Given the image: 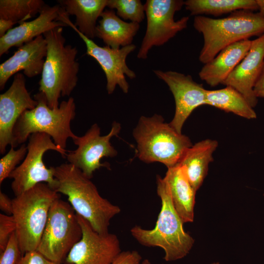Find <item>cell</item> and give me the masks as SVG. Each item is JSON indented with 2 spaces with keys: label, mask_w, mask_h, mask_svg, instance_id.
I'll return each mask as SVG.
<instances>
[{
  "label": "cell",
  "mask_w": 264,
  "mask_h": 264,
  "mask_svg": "<svg viewBox=\"0 0 264 264\" xmlns=\"http://www.w3.org/2000/svg\"><path fill=\"white\" fill-rule=\"evenodd\" d=\"M54 176L58 182L55 191L67 197L76 213L97 232L109 233L110 221L120 212V207L103 198L90 179L69 163L55 167Z\"/></svg>",
  "instance_id": "6da1fadb"
},
{
  "label": "cell",
  "mask_w": 264,
  "mask_h": 264,
  "mask_svg": "<svg viewBox=\"0 0 264 264\" xmlns=\"http://www.w3.org/2000/svg\"><path fill=\"white\" fill-rule=\"evenodd\" d=\"M156 183L161 207L154 227L147 230L135 225L131 229V233L142 245L162 248L165 252L164 260L174 261L189 253L194 240L184 230V223L174 206L166 180L157 175Z\"/></svg>",
  "instance_id": "7a4b0ae2"
},
{
  "label": "cell",
  "mask_w": 264,
  "mask_h": 264,
  "mask_svg": "<svg viewBox=\"0 0 264 264\" xmlns=\"http://www.w3.org/2000/svg\"><path fill=\"white\" fill-rule=\"evenodd\" d=\"M63 27L52 29L43 34L47 44V55L39 82V91L52 109L59 107L61 97L69 96L78 82L79 64L78 50L65 44Z\"/></svg>",
  "instance_id": "3957f363"
},
{
  "label": "cell",
  "mask_w": 264,
  "mask_h": 264,
  "mask_svg": "<svg viewBox=\"0 0 264 264\" xmlns=\"http://www.w3.org/2000/svg\"><path fill=\"white\" fill-rule=\"evenodd\" d=\"M193 26L203 36V45L198 59L203 64L227 46L264 34V18L258 12L245 10L235 11L220 19L197 16Z\"/></svg>",
  "instance_id": "277c9868"
},
{
  "label": "cell",
  "mask_w": 264,
  "mask_h": 264,
  "mask_svg": "<svg viewBox=\"0 0 264 264\" xmlns=\"http://www.w3.org/2000/svg\"><path fill=\"white\" fill-rule=\"evenodd\" d=\"M34 99L37 105L32 110H25L18 119L13 129L10 146L15 148L24 144L32 134L43 132L49 135L56 145L66 150L68 138L73 139L77 136L70 127L76 115L74 98L70 97L63 101L56 109L48 106L42 92L34 95Z\"/></svg>",
  "instance_id": "5b68a950"
},
{
  "label": "cell",
  "mask_w": 264,
  "mask_h": 264,
  "mask_svg": "<svg viewBox=\"0 0 264 264\" xmlns=\"http://www.w3.org/2000/svg\"><path fill=\"white\" fill-rule=\"evenodd\" d=\"M132 133L139 159L147 163L159 162L167 168L177 165L193 145L187 136L178 132L156 114L142 116Z\"/></svg>",
  "instance_id": "8992f818"
},
{
  "label": "cell",
  "mask_w": 264,
  "mask_h": 264,
  "mask_svg": "<svg viewBox=\"0 0 264 264\" xmlns=\"http://www.w3.org/2000/svg\"><path fill=\"white\" fill-rule=\"evenodd\" d=\"M59 194L46 183H40L12 199L16 234L22 255L36 250L53 202Z\"/></svg>",
  "instance_id": "52a82bcc"
},
{
  "label": "cell",
  "mask_w": 264,
  "mask_h": 264,
  "mask_svg": "<svg viewBox=\"0 0 264 264\" xmlns=\"http://www.w3.org/2000/svg\"><path fill=\"white\" fill-rule=\"evenodd\" d=\"M82 235V227L74 210L69 202L58 198L51 205L36 250L53 262L63 264Z\"/></svg>",
  "instance_id": "ba28073f"
},
{
  "label": "cell",
  "mask_w": 264,
  "mask_h": 264,
  "mask_svg": "<svg viewBox=\"0 0 264 264\" xmlns=\"http://www.w3.org/2000/svg\"><path fill=\"white\" fill-rule=\"evenodd\" d=\"M27 148L25 157L9 176L13 179L11 188L15 196L40 183H46L55 191L58 182L54 176L55 167H46L43 156L47 151L54 150L66 158L68 151L56 145L49 135L43 132L32 134L28 138Z\"/></svg>",
  "instance_id": "9c48e42d"
},
{
  "label": "cell",
  "mask_w": 264,
  "mask_h": 264,
  "mask_svg": "<svg viewBox=\"0 0 264 264\" xmlns=\"http://www.w3.org/2000/svg\"><path fill=\"white\" fill-rule=\"evenodd\" d=\"M147 17V28L137 57L147 58L154 46H160L186 28L189 17L175 21V13L184 5L182 0H147L144 4Z\"/></svg>",
  "instance_id": "30bf717a"
},
{
  "label": "cell",
  "mask_w": 264,
  "mask_h": 264,
  "mask_svg": "<svg viewBox=\"0 0 264 264\" xmlns=\"http://www.w3.org/2000/svg\"><path fill=\"white\" fill-rule=\"evenodd\" d=\"M120 130V124L114 121L110 132L102 136L98 125L93 124L84 135L76 136L72 139L78 147L67 153L66 158L68 162L80 170L89 179L96 170L102 167L109 168L108 163H102L100 161L104 157H112L117 155V152L110 140L117 135Z\"/></svg>",
  "instance_id": "8fae6325"
},
{
  "label": "cell",
  "mask_w": 264,
  "mask_h": 264,
  "mask_svg": "<svg viewBox=\"0 0 264 264\" xmlns=\"http://www.w3.org/2000/svg\"><path fill=\"white\" fill-rule=\"evenodd\" d=\"M61 16L60 21L77 33L86 44L87 54L95 59L103 70L107 79L106 88L108 94H112L117 85L123 92L128 93L129 85L125 75L132 79L136 77V74L128 66L126 60L128 55L135 50L136 45L132 44L119 49H113L107 45L100 46L81 33L66 13Z\"/></svg>",
  "instance_id": "7c38bea8"
},
{
  "label": "cell",
  "mask_w": 264,
  "mask_h": 264,
  "mask_svg": "<svg viewBox=\"0 0 264 264\" xmlns=\"http://www.w3.org/2000/svg\"><path fill=\"white\" fill-rule=\"evenodd\" d=\"M82 227L81 240L71 248L64 264H111L121 250L119 240L114 234H100L77 214Z\"/></svg>",
  "instance_id": "4fadbf2b"
},
{
  "label": "cell",
  "mask_w": 264,
  "mask_h": 264,
  "mask_svg": "<svg viewBox=\"0 0 264 264\" xmlns=\"http://www.w3.org/2000/svg\"><path fill=\"white\" fill-rule=\"evenodd\" d=\"M154 72L168 85L174 96L175 112L169 124L176 131L181 133L185 121L193 111L206 105L207 90L190 75L171 70H155Z\"/></svg>",
  "instance_id": "5bb4252c"
},
{
  "label": "cell",
  "mask_w": 264,
  "mask_h": 264,
  "mask_svg": "<svg viewBox=\"0 0 264 264\" xmlns=\"http://www.w3.org/2000/svg\"><path fill=\"white\" fill-rule=\"evenodd\" d=\"M37 101L28 91L23 74L18 73L9 88L0 95V153L11 145L13 131L18 119L27 110L34 109Z\"/></svg>",
  "instance_id": "9a60e30c"
},
{
  "label": "cell",
  "mask_w": 264,
  "mask_h": 264,
  "mask_svg": "<svg viewBox=\"0 0 264 264\" xmlns=\"http://www.w3.org/2000/svg\"><path fill=\"white\" fill-rule=\"evenodd\" d=\"M264 64V34L252 41L246 55L223 83L240 92L252 108L258 103L254 87Z\"/></svg>",
  "instance_id": "2e32d148"
},
{
  "label": "cell",
  "mask_w": 264,
  "mask_h": 264,
  "mask_svg": "<svg viewBox=\"0 0 264 264\" xmlns=\"http://www.w3.org/2000/svg\"><path fill=\"white\" fill-rule=\"evenodd\" d=\"M63 10L60 4H45L35 19L20 23L0 37V56L7 53L12 47H20L37 37L57 27L67 26L58 21Z\"/></svg>",
  "instance_id": "e0dca14e"
},
{
  "label": "cell",
  "mask_w": 264,
  "mask_h": 264,
  "mask_svg": "<svg viewBox=\"0 0 264 264\" xmlns=\"http://www.w3.org/2000/svg\"><path fill=\"white\" fill-rule=\"evenodd\" d=\"M47 55V44L43 35L18 48L14 54L0 65V89L8 79L23 70L31 78L41 74Z\"/></svg>",
  "instance_id": "ac0fdd59"
},
{
  "label": "cell",
  "mask_w": 264,
  "mask_h": 264,
  "mask_svg": "<svg viewBox=\"0 0 264 264\" xmlns=\"http://www.w3.org/2000/svg\"><path fill=\"white\" fill-rule=\"evenodd\" d=\"M252 41L244 40L232 44L211 61L204 64L199 78L211 87L222 84L249 50Z\"/></svg>",
  "instance_id": "d6986e66"
},
{
  "label": "cell",
  "mask_w": 264,
  "mask_h": 264,
  "mask_svg": "<svg viewBox=\"0 0 264 264\" xmlns=\"http://www.w3.org/2000/svg\"><path fill=\"white\" fill-rule=\"evenodd\" d=\"M164 178L169 185L174 206L182 221L193 222L196 191L190 183L184 168L177 164L168 168Z\"/></svg>",
  "instance_id": "ffe728a7"
},
{
  "label": "cell",
  "mask_w": 264,
  "mask_h": 264,
  "mask_svg": "<svg viewBox=\"0 0 264 264\" xmlns=\"http://www.w3.org/2000/svg\"><path fill=\"white\" fill-rule=\"evenodd\" d=\"M100 17L96 27L95 37L113 49L132 44L140 28L139 23L126 22L117 15L114 10L110 9L104 10Z\"/></svg>",
  "instance_id": "44dd1931"
},
{
  "label": "cell",
  "mask_w": 264,
  "mask_h": 264,
  "mask_svg": "<svg viewBox=\"0 0 264 264\" xmlns=\"http://www.w3.org/2000/svg\"><path fill=\"white\" fill-rule=\"evenodd\" d=\"M218 145L216 140L207 139L192 145L178 163L182 166L188 180L197 191L207 174L208 165L213 161V153Z\"/></svg>",
  "instance_id": "7402d4cb"
},
{
  "label": "cell",
  "mask_w": 264,
  "mask_h": 264,
  "mask_svg": "<svg viewBox=\"0 0 264 264\" xmlns=\"http://www.w3.org/2000/svg\"><path fill=\"white\" fill-rule=\"evenodd\" d=\"M60 4L68 15L76 17L74 25L87 38L95 37L96 22L107 6V0H63Z\"/></svg>",
  "instance_id": "603a6c76"
},
{
  "label": "cell",
  "mask_w": 264,
  "mask_h": 264,
  "mask_svg": "<svg viewBox=\"0 0 264 264\" xmlns=\"http://www.w3.org/2000/svg\"><path fill=\"white\" fill-rule=\"evenodd\" d=\"M206 105L232 112L247 119H253L257 114L244 96L230 86L217 90H207Z\"/></svg>",
  "instance_id": "cb8c5ba5"
},
{
  "label": "cell",
  "mask_w": 264,
  "mask_h": 264,
  "mask_svg": "<svg viewBox=\"0 0 264 264\" xmlns=\"http://www.w3.org/2000/svg\"><path fill=\"white\" fill-rule=\"evenodd\" d=\"M184 6L191 15L195 16H219L241 10H258L256 0H187L184 1Z\"/></svg>",
  "instance_id": "d4e9b609"
},
{
  "label": "cell",
  "mask_w": 264,
  "mask_h": 264,
  "mask_svg": "<svg viewBox=\"0 0 264 264\" xmlns=\"http://www.w3.org/2000/svg\"><path fill=\"white\" fill-rule=\"evenodd\" d=\"M44 5L42 0H0V19L20 24L39 14Z\"/></svg>",
  "instance_id": "484cf974"
},
{
  "label": "cell",
  "mask_w": 264,
  "mask_h": 264,
  "mask_svg": "<svg viewBox=\"0 0 264 264\" xmlns=\"http://www.w3.org/2000/svg\"><path fill=\"white\" fill-rule=\"evenodd\" d=\"M107 7L115 9L119 18L131 22L139 23L146 15L144 5L140 0H107Z\"/></svg>",
  "instance_id": "4316f807"
},
{
  "label": "cell",
  "mask_w": 264,
  "mask_h": 264,
  "mask_svg": "<svg viewBox=\"0 0 264 264\" xmlns=\"http://www.w3.org/2000/svg\"><path fill=\"white\" fill-rule=\"evenodd\" d=\"M27 153V146L24 143L17 150L11 147L8 152L0 159V184L9 177L10 174L23 160Z\"/></svg>",
  "instance_id": "83f0119b"
},
{
  "label": "cell",
  "mask_w": 264,
  "mask_h": 264,
  "mask_svg": "<svg viewBox=\"0 0 264 264\" xmlns=\"http://www.w3.org/2000/svg\"><path fill=\"white\" fill-rule=\"evenodd\" d=\"M22 255L15 232L11 236L5 249L0 253V264H17Z\"/></svg>",
  "instance_id": "f1b7e54d"
},
{
  "label": "cell",
  "mask_w": 264,
  "mask_h": 264,
  "mask_svg": "<svg viewBox=\"0 0 264 264\" xmlns=\"http://www.w3.org/2000/svg\"><path fill=\"white\" fill-rule=\"evenodd\" d=\"M16 229V223L12 215L0 214V253L5 249Z\"/></svg>",
  "instance_id": "f546056e"
},
{
  "label": "cell",
  "mask_w": 264,
  "mask_h": 264,
  "mask_svg": "<svg viewBox=\"0 0 264 264\" xmlns=\"http://www.w3.org/2000/svg\"><path fill=\"white\" fill-rule=\"evenodd\" d=\"M17 264H59L45 258L37 250L29 251L22 255Z\"/></svg>",
  "instance_id": "4dcf8cb0"
},
{
  "label": "cell",
  "mask_w": 264,
  "mask_h": 264,
  "mask_svg": "<svg viewBox=\"0 0 264 264\" xmlns=\"http://www.w3.org/2000/svg\"><path fill=\"white\" fill-rule=\"evenodd\" d=\"M142 257L135 250L121 252L111 264H140Z\"/></svg>",
  "instance_id": "1f68e13d"
},
{
  "label": "cell",
  "mask_w": 264,
  "mask_h": 264,
  "mask_svg": "<svg viewBox=\"0 0 264 264\" xmlns=\"http://www.w3.org/2000/svg\"><path fill=\"white\" fill-rule=\"evenodd\" d=\"M0 209L6 215H12L13 201L6 194L0 192Z\"/></svg>",
  "instance_id": "d6a6232c"
},
{
  "label": "cell",
  "mask_w": 264,
  "mask_h": 264,
  "mask_svg": "<svg viewBox=\"0 0 264 264\" xmlns=\"http://www.w3.org/2000/svg\"><path fill=\"white\" fill-rule=\"evenodd\" d=\"M254 93L258 98H264V64L261 73L254 87Z\"/></svg>",
  "instance_id": "836d02e7"
},
{
  "label": "cell",
  "mask_w": 264,
  "mask_h": 264,
  "mask_svg": "<svg viewBox=\"0 0 264 264\" xmlns=\"http://www.w3.org/2000/svg\"><path fill=\"white\" fill-rule=\"evenodd\" d=\"M15 24V22L11 21L0 19V37L3 36L12 29Z\"/></svg>",
  "instance_id": "e575fe53"
},
{
  "label": "cell",
  "mask_w": 264,
  "mask_h": 264,
  "mask_svg": "<svg viewBox=\"0 0 264 264\" xmlns=\"http://www.w3.org/2000/svg\"><path fill=\"white\" fill-rule=\"evenodd\" d=\"M258 6L259 14L264 18V0H256Z\"/></svg>",
  "instance_id": "d590c367"
},
{
  "label": "cell",
  "mask_w": 264,
  "mask_h": 264,
  "mask_svg": "<svg viewBox=\"0 0 264 264\" xmlns=\"http://www.w3.org/2000/svg\"><path fill=\"white\" fill-rule=\"evenodd\" d=\"M140 264H152L148 259H145Z\"/></svg>",
  "instance_id": "8d00e7d4"
},
{
  "label": "cell",
  "mask_w": 264,
  "mask_h": 264,
  "mask_svg": "<svg viewBox=\"0 0 264 264\" xmlns=\"http://www.w3.org/2000/svg\"><path fill=\"white\" fill-rule=\"evenodd\" d=\"M213 264H219V263H214Z\"/></svg>",
  "instance_id": "74e56055"
}]
</instances>
